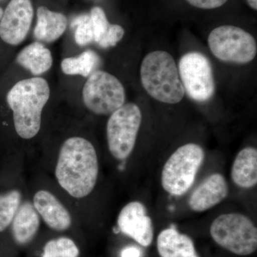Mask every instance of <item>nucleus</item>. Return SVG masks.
Here are the masks:
<instances>
[{
	"instance_id": "nucleus-1",
	"label": "nucleus",
	"mask_w": 257,
	"mask_h": 257,
	"mask_svg": "<svg viewBox=\"0 0 257 257\" xmlns=\"http://www.w3.org/2000/svg\"><path fill=\"white\" fill-rule=\"evenodd\" d=\"M99 162L94 146L84 138L74 137L61 147L56 167L57 182L72 197L81 199L95 187Z\"/></svg>"
},
{
	"instance_id": "nucleus-2",
	"label": "nucleus",
	"mask_w": 257,
	"mask_h": 257,
	"mask_svg": "<svg viewBox=\"0 0 257 257\" xmlns=\"http://www.w3.org/2000/svg\"><path fill=\"white\" fill-rule=\"evenodd\" d=\"M50 95L48 83L40 77L23 79L10 89L7 101L13 111L15 130L20 138L30 140L38 134L42 110Z\"/></svg>"
},
{
	"instance_id": "nucleus-3",
	"label": "nucleus",
	"mask_w": 257,
	"mask_h": 257,
	"mask_svg": "<svg viewBox=\"0 0 257 257\" xmlns=\"http://www.w3.org/2000/svg\"><path fill=\"white\" fill-rule=\"evenodd\" d=\"M143 87L154 99L177 104L183 99L185 91L173 57L165 51H154L144 58L140 69Z\"/></svg>"
},
{
	"instance_id": "nucleus-4",
	"label": "nucleus",
	"mask_w": 257,
	"mask_h": 257,
	"mask_svg": "<svg viewBox=\"0 0 257 257\" xmlns=\"http://www.w3.org/2000/svg\"><path fill=\"white\" fill-rule=\"evenodd\" d=\"M204 160V150L197 144L179 147L162 169L161 182L163 189L171 195H184L192 187Z\"/></svg>"
},
{
	"instance_id": "nucleus-5",
	"label": "nucleus",
	"mask_w": 257,
	"mask_h": 257,
	"mask_svg": "<svg viewBox=\"0 0 257 257\" xmlns=\"http://www.w3.org/2000/svg\"><path fill=\"white\" fill-rule=\"evenodd\" d=\"M213 240L221 247L239 256L256 251L257 229L248 216L229 213L216 217L210 227Z\"/></svg>"
},
{
	"instance_id": "nucleus-6",
	"label": "nucleus",
	"mask_w": 257,
	"mask_h": 257,
	"mask_svg": "<svg viewBox=\"0 0 257 257\" xmlns=\"http://www.w3.org/2000/svg\"><path fill=\"white\" fill-rule=\"evenodd\" d=\"M208 45L213 55L223 62L246 64L256 55V42L252 35L231 25L214 29L208 37Z\"/></svg>"
},
{
	"instance_id": "nucleus-7",
	"label": "nucleus",
	"mask_w": 257,
	"mask_h": 257,
	"mask_svg": "<svg viewBox=\"0 0 257 257\" xmlns=\"http://www.w3.org/2000/svg\"><path fill=\"white\" fill-rule=\"evenodd\" d=\"M140 107L124 104L111 114L106 125L108 147L116 160H124L133 152L142 123Z\"/></svg>"
},
{
	"instance_id": "nucleus-8",
	"label": "nucleus",
	"mask_w": 257,
	"mask_h": 257,
	"mask_svg": "<svg viewBox=\"0 0 257 257\" xmlns=\"http://www.w3.org/2000/svg\"><path fill=\"white\" fill-rule=\"evenodd\" d=\"M82 96L86 107L98 115L111 114L124 105L125 101L122 84L112 74L101 70L88 77Z\"/></svg>"
},
{
	"instance_id": "nucleus-9",
	"label": "nucleus",
	"mask_w": 257,
	"mask_h": 257,
	"mask_svg": "<svg viewBox=\"0 0 257 257\" xmlns=\"http://www.w3.org/2000/svg\"><path fill=\"white\" fill-rule=\"evenodd\" d=\"M179 74L184 91L193 100H209L215 91L212 67L207 57L200 52L186 54L179 62Z\"/></svg>"
},
{
	"instance_id": "nucleus-10",
	"label": "nucleus",
	"mask_w": 257,
	"mask_h": 257,
	"mask_svg": "<svg viewBox=\"0 0 257 257\" xmlns=\"http://www.w3.org/2000/svg\"><path fill=\"white\" fill-rule=\"evenodd\" d=\"M34 10L31 0H11L0 20V37L18 45L25 40L31 26Z\"/></svg>"
},
{
	"instance_id": "nucleus-11",
	"label": "nucleus",
	"mask_w": 257,
	"mask_h": 257,
	"mask_svg": "<svg viewBox=\"0 0 257 257\" xmlns=\"http://www.w3.org/2000/svg\"><path fill=\"white\" fill-rule=\"evenodd\" d=\"M117 224L123 234L145 247L150 246L153 241L152 220L141 202H132L126 204L120 211Z\"/></svg>"
},
{
	"instance_id": "nucleus-12",
	"label": "nucleus",
	"mask_w": 257,
	"mask_h": 257,
	"mask_svg": "<svg viewBox=\"0 0 257 257\" xmlns=\"http://www.w3.org/2000/svg\"><path fill=\"white\" fill-rule=\"evenodd\" d=\"M229 189L224 176L215 173L209 175L193 191L189 199V207L196 212H202L215 207L227 197Z\"/></svg>"
},
{
	"instance_id": "nucleus-13",
	"label": "nucleus",
	"mask_w": 257,
	"mask_h": 257,
	"mask_svg": "<svg viewBox=\"0 0 257 257\" xmlns=\"http://www.w3.org/2000/svg\"><path fill=\"white\" fill-rule=\"evenodd\" d=\"M33 205L51 229L62 231L70 227V214L52 193L45 190L37 192L34 196Z\"/></svg>"
},
{
	"instance_id": "nucleus-14",
	"label": "nucleus",
	"mask_w": 257,
	"mask_h": 257,
	"mask_svg": "<svg viewBox=\"0 0 257 257\" xmlns=\"http://www.w3.org/2000/svg\"><path fill=\"white\" fill-rule=\"evenodd\" d=\"M157 245L161 257H199L192 239L175 228L161 231Z\"/></svg>"
},
{
	"instance_id": "nucleus-15",
	"label": "nucleus",
	"mask_w": 257,
	"mask_h": 257,
	"mask_svg": "<svg viewBox=\"0 0 257 257\" xmlns=\"http://www.w3.org/2000/svg\"><path fill=\"white\" fill-rule=\"evenodd\" d=\"M231 177L240 188L250 189L256 185V149L246 147L238 153L231 167Z\"/></svg>"
},
{
	"instance_id": "nucleus-16",
	"label": "nucleus",
	"mask_w": 257,
	"mask_h": 257,
	"mask_svg": "<svg viewBox=\"0 0 257 257\" xmlns=\"http://www.w3.org/2000/svg\"><path fill=\"white\" fill-rule=\"evenodd\" d=\"M37 16L34 37L37 41L52 42L63 35L67 25L65 15L41 6L37 9Z\"/></svg>"
},
{
	"instance_id": "nucleus-17",
	"label": "nucleus",
	"mask_w": 257,
	"mask_h": 257,
	"mask_svg": "<svg viewBox=\"0 0 257 257\" xmlns=\"http://www.w3.org/2000/svg\"><path fill=\"white\" fill-rule=\"evenodd\" d=\"M13 237L19 244H26L35 237L40 227V215L33 204L28 202L20 205L13 219Z\"/></svg>"
},
{
	"instance_id": "nucleus-18",
	"label": "nucleus",
	"mask_w": 257,
	"mask_h": 257,
	"mask_svg": "<svg viewBox=\"0 0 257 257\" xmlns=\"http://www.w3.org/2000/svg\"><path fill=\"white\" fill-rule=\"evenodd\" d=\"M17 61L22 67L35 75L47 72L52 65V56L48 49L39 42L25 47L19 53Z\"/></svg>"
},
{
	"instance_id": "nucleus-19",
	"label": "nucleus",
	"mask_w": 257,
	"mask_h": 257,
	"mask_svg": "<svg viewBox=\"0 0 257 257\" xmlns=\"http://www.w3.org/2000/svg\"><path fill=\"white\" fill-rule=\"evenodd\" d=\"M100 64L99 56L92 50L82 52L78 57H69L62 60V71L68 75H81L89 77L96 72Z\"/></svg>"
},
{
	"instance_id": "nucleus-20",
	"label": "nucleus",
	"mask_w": 257,
	"mask_h": 257,
	"mask_svg": "<svg viewBox=\"0 0 257 257\" xmlns=\"http://www.w3.org/2000/svg\"><path fill=\"white\" fill-rule=\"evenodd\" d=\"M22 194L18 190H12L0 194V232L4 231L13 222L21 205Z\"/></svg>"
},
{
	"instance_id": "nucleus-21",
	"label": "nucleus",
	"mask_w": 257,
	"mask_h": 257,
	"mask_svg": "<svg viewBox=\"0 0 257 257\" xmlns=\"http://www.w3.org/2000/svg\"><path fill=\"white\" fill-rule=\"evenodd\" d=\"M79 248L69 238L61 237L48 241L42 257H78Z\"/></svg>"
},
{
	"instance_id": "nucleus-22",
	"label": "nucleus",
	"mask_w": 257,
	"mask_h": 257,
	"mask_svg": "<svg viewBox=\"0 0 257 257\" xmlns=\"http://www.w3.org/2000/svg\"><path fill=\"white\" fill-rule=\"evenodd\" d=\"M71 27L74 29V40L80 46L94 41V30L90 15L82 14L72 20Z\"/></svg>"
},
{
	"instance_id": "nucleus-23",
	"label": "nucleus",
	"mask_w": 257,
	"mask_h": 257,
	"mask_svg": "<svg viewBox=\"0 0 257 257\" xmlns=\"http://www.w3.org/2000/svg\"><path fill=\"white\" fill-rule=\"evenodd\" d=\"M94 30V41L99 44L109 30L111 24L106 18L104 10L99 7H94L89 13Z\"/></svg>"
},
{
	"instance_id": "nucleus-24",
	"label": "nucleus",
	"mask_w": 257,
	"mask_h": 257,
	"mask_svg": "<svg viewBox=\"0 0 257 257\" xmlns=\"http://www.w3.org/2000/svg\"><path fill=\"white\" fill-rule=\"evenodd\" d=\"M124 30L122 27L111 24L107 33L98 45L102 48L114 47L123 38Z\"/></svg>"
},
{
	"instance_id": "nucleus-25",
	"label": "nucleus",
	"mask_w": 257,
	"mask_h": 257,
	"mask_svg": "<svg viewBox=\"0 0 257 257\" xmlns=\"http://www.w3.org/2000/svg\"><path fill=\"white\" fill-rule=\"evenodd\" d=\"M189 4L199 9L211 10L220 8L228 0H186Z\"/></svg>"
},
{
	"instance_id": "nucleus-26",
	"label": "nucleus",
	"mask_w": 257,
	"mask_h": 257,
	"mask_svg": "<svg viewBox=\"0 0 257 257\" xmlns=\"http://www.w3.org/2000/svg\"><path fill=\"white\" fill-rule=\"evenodd\" d=\"M141 251L136 246H128L122 250L121 257H141Z\"/></svg>"
},
{
	"instance_id": "nucleus-27",
	"label": "nucleus",
	"mask_w": 257,
	"mask_h": 257,
	"mask_svg": "<svg viewBox=\"0 0 257 257\" xmlns=\"http://www.w3.org/2000/svg\"><path fill=\"white\" fill-rule=\"evenodd\" d=\"M248 4L253 10H257V0H247Z\"/></svg>"
},
{
	"instance_id": "nucleus-28",
	"label": "nucleus",
	"mask_w": 257,
	"mask_h": 257,
	"mask_svg": "<svg viewBox=\"0 0 257 257\" xmlns=\"http://www.w3.org/2000/svg\"><path fill=\"white\" fill-rule=\"evenodd\" d=\"M3 13H4V11H3V8H0V20H1L2 17H3Z\"/></svg>"
}]
</instances>
